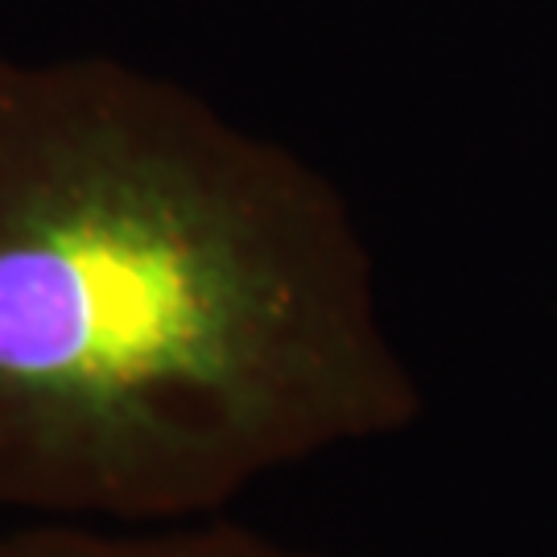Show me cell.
<instances>
[{"label": "cell", "mask_w": 557, "mask_h": 557, "mask_svg": "<svg viewBox=\"0 0 557 557\" xmlns=\"http://www.w3.org/2000/svg\"><path fill=\"white\" fill-rule=\"evenodd\" d=\"M418 418L314 165L108 54H0V508L220 517Z\"/></svg>", "instance_id": "1"}, {"label": "cell", "mask_w": 557, "mask_h": 557, "mask_svg": "<svg viewBox=\"0 0 557 557\" xmlns=\"http://www.w3.org/2000/svg\"><path fill=\"white\" fill-rule=\"evenodd\" d=\"M0 557H326L223 517L170 524L46 520L0 537Z\"/></svg>", "instance_id": "2"}]
</instances>
